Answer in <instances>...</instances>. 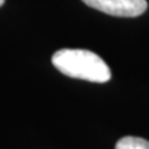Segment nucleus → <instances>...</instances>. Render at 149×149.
Returning a JSON list of instances; mask_svg holds the SVG:
<instances>
[{
    "instance_id": "f257e3e1",
    "label": "nucleus",
    "mask_w": 149,
    "mask_h": 149,
    "mask_svg": "<svg viewBox=\"0 0 149 149\" xmlns=\"http://www.w3.org/2000/svg\"><path fill=\"white\" fill-rule=\"evenodd\" d=\"M51 62L62 74L73 79L93 83H107L111 79L107 62L90 50L62 48L53 54Z\"/></svg>"
},
{
    "instance_id": "f03ea898",
    "label": "nucleus",
    "mask_w": 149,
    "mask_h": 149,
    "mask_svg": "<svg viewBox=\"0 0 149 149\" xmlns=\"http://www.w3.org/2000/svg\"><path fill=\"white\" fill-rule=\"evenodd\" d=\"M91 8L113 17H138L148 8L146 0H81Z\"/></svg>"
},
{
    "instance_id": "7ed1b4c3",
    "label": "nucleus",
    "mask_w": 149,
    "mask_h": 149,
    "mask_svg": "<svg viewBox=\"0 0 149 149\" xmlns=\"http://www.w3.org/2000/svg\"><path fill=\"white\" fill-rule=\"evenodd\" d=\"M115 149H149V141L141 137H123L117 141Z\"/></svg>"
},
{
    "instance_id": "20e7f679",
    "label": "nucleus",
    "mask_w": 149,
    "mask_h": 149,
    "mask_svg": "<svg viewBox=\"0 0 149 149\" xmlns=\"http://www.w3.org/2000/svg\"><path fill=\"white\" fill-rule=\"evenodd\" d=\"M3 4H4V0H0V7H1Z\"/></svg>"
}]
</instances>
